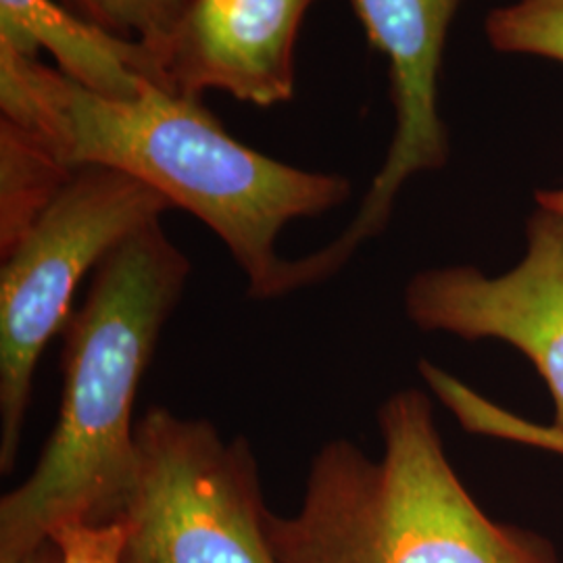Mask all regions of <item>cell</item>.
I'll return each instance as SVG.
<instances>
[{
  "mask_svg": "<svg viewBox=\"0 0 563 563\" xmlns=\"http://www.w3.org/2000/svg\"><path fill=\"white\" fill-rule=\"evenodd\" d=\"M463 0H351L369 44L388 60L395 130L380 172L355 218L322 249L286 260L282 297L336 276L390 222L402 186L449 162L451 142L439 84L451 23Z\"/></svg>",
  "mask_w": 563,
  "mask_h": 563,
  "instance_id": "obj_6",
  "label": "cell"
},
{
  "mask_svg": "<svg viewBox=\"0 0 563 563\" xmlns=\"http://www.w3.org/2000/svg\"><path fill=\"white\" fill-rule=\"evenodd\" d=\"M313 2L188 0L155 51L163 86L192 99L222 90L257 107L292 101L297 38Z\"/></svg>",
  "mask_w": 563,
  "mask_h": 563,
  "instance_id": "obj_8",
  "label": "cell"
},
{
  "mask_svg": "<svg viewBox=\"0 0 563 563\" xmlns=\"http://www.w3.org/2000/svg\"><path fill=\"white\" fill-rule=\"evenodd\" d=\"M111 34L144 42L153 53L162 46L188 0H57Z\"/></svg>",
  "mask_w": 563,
  "mask_h": 563,
  "instance_id": "obj_12",
  "label": "cell"
},
{
  "mask_svg": "<svg viewBox=\"0 0 563 563\" xmlns=\"http://www.w3.org/2000/svg\"><path fill=\"white\" fill-rule=\"evenodd\" d=\"M13 563H60L59 549L53 543V539H48Z\"/></svg>",
  "mask_w": 563,
  "mask_h": 563,
  "instance_id": "obj_14",
  "label": "cell"
},
{
  "mask_svg": "<svg viewBox=\"0 0 563 563\" xmlns=\"http://www.w3.org/2000/svg\"><path fill=\"white\" fill-rule=\"evenodd\" d=\"M0 42L34 59L48 53L60 76L107 99H134L146 84L163 86L151 46L111 34L57 0H0Z\"/></svg>",
  "mask_w": 563,
  "mask_h": 563,
  "instance_id": "obj_9",
  "label": "cell"
},
{
  "mask_svg": "<svg viewBox=\"0 0 563 563\" xmlns=\"http://www.w3.org/2000/svg\"><path fill=\"white\" fill-rule=\"evenodd\" d=\"M253 446L202 418L148 407L136 423V476L115 522L123 563H280L267 537Z\"/></svg>",
  "mask_w": 563,
  "mask_h": 563,
  "instance_id": "obj_5",
  "label": "cell"
},
{
  "mask_svg": "<svg viewBox=\"0 0 563 563\" xmlns=\"http://www.w3.org/2000/svg\"><path fill=\"white\" fill-rule=\"evenodd\" d=\"M174 209L157 190L101 165L76 167L57 199L0 267V474H11L48 342L102 260Z\"/></svg>",
  "mask_w": 563,
  "mask_h": 563,
  "instance_id": "obj_4",
  "label": "cell"
},
{
  "mask_svg": "<svg viewBox=\"0 0 563 563\" xmlns=\"http://www.w3.org/2000/svg\"><path fill=\"white\" fill-rule=\"evenodd\" d=\"M484 34L497 53L563 65V0H511L488 13Z\"/></svg>",
  "mask_w": 563,
  "mask_h": 563,
  "instance_id": "obj_11",
  "label": "cell"
},
{
  "mask_svg": "<svg viewBox=\"0 0 563 563\" xmlns=\"http://www.w3.org/2000/svg\"><path fill=\"white\" fill-rule=\"evenodd\" d=\"M192 265L162 220L118 244L63 330L59 416L38 463L0 499V563L65 522H115L136 476L134 402Z\"/></svg>",
  "mask_w": 563,
  "mask_h": 563,
  "instance_id": "obj_2",
  "label": "cell"
},
{
  "mask_svg": "<svg viewBox=\"0 0 563 563\" xmlns=\"http://www.w3.org/2000/svg\"><path fill=\"white\" fill-rule=\"evenodd\" d=\"M71 174L42 136L0 120V257L23 241Z\"/></svg>",
  "mask_w": 563,
  "mask_h": 563,
  "instance_id": "obj_10",
  "label": "cell"
},
{
  "mask_svg": "<svg viewBox=\"0 0 563 563\" xmlns=\"http://www.w3.org/2000/svg\"><path fill=\"white\" fill-rule=\"evenodd\" d=\"M402 302L426 332L516 346L543 376L563 428V218L539 207L526 223L522 262L501 276L430 267L405 286Z\"/></svg>",
  "mask_w": 563,
  "mask_h": 563,
  "instance_id": "obj_7",
  "label": "cell"
},
{
  "mask_svg": "<svg viewBox=\"0 0 563 563\" xmlns=\"http://www.w3.org/2000/svg\"><path fill=\"white\" fill-rule=\"evenodd\" d=\"M537 202L541 209H547L563 218V188H549L537 192Z\"/></svg>",
  "mask_w": 563,
  "mask_h": 563,
  "instance_id": "obj_15",
  "label": "cell"
},
{
  "mask_svg": "<svg viewBox=\"0 0 563 563\" xmlns=\"http://www.w3.org/2000/svg\"><path fill=\"white\" fill-rule=\"evenodd\" d=\"M374 462L332 439L309 463L292 516L267 514L280 563H555L549 543L490 520L444 453L432 401L402 388L378 409Z\"/></svg>",
  "mask_w": 563,
  "mask_h": 563,
  "instance_id": "obj_3",
  "label": "cell"
},
{
  "mask_svg": "<svg viewBox=\"0 0 563 563\" xmlns=\"http://www.w3.org/2000/svg\"><path fill=\"white\" fill-rule=\"evenodd\" d=\"M60 563H123V528L120 522H65L51 537Z\"/></svg>",
  "mask_w": 563,
  "mask_h": 563,
  "instance_id": "obj_13",
  "label": "cell"
},
{
  "mask_svg": "<svg viewBox=\"0 0 563 563\" xmlns=\"http://www.w3.org/2000/svg\"><path fill=\"white\" fill-rule=\"evenodd\" d=\"M0 118L42 136L71 169H118L192 213L223 242L255 301L276 299L282 230L341 207L353 190L344 176L236 141L201 99L157 84L107 99L9 44H0Z\"/></svg>",
  "mask_w": 563,
  "mask_h": 563,
  "instance_id": "obj_1",
  "label": "cell"
}]
</instances>
